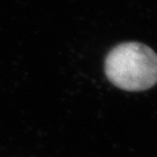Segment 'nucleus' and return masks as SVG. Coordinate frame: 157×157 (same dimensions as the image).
Segmentation results:
<instances>
[{
  "label": "nucleus",
  "mask_w": 157,
  "mask_h": 157,
  "mask_svg": "<svg viewBox=\"0 0 157 157\" xmlns=\"http://www.w3.org/2000/svg\"><path fill=\"white\" fill-rule=\"evenodd\" d=\"M105 73L109 81L121 89H148L157 83V54L140 43L121 44L107 54Z\"/></svg>",
  "instance_id": "1"
}]
</instances>
